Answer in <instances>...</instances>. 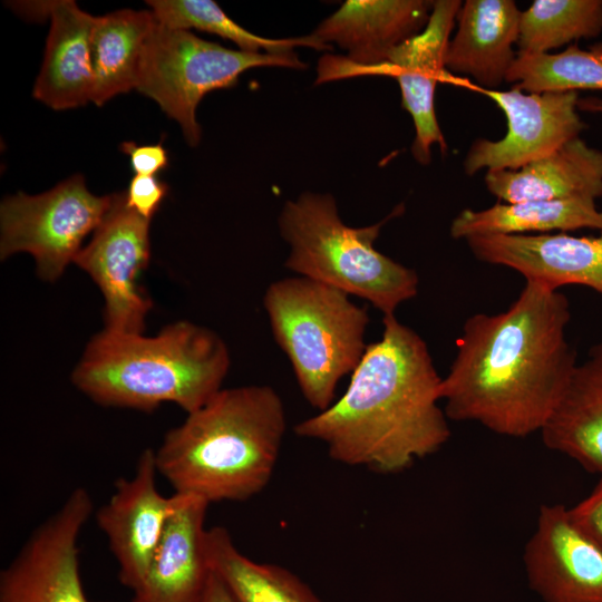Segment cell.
<instances>
[{"instance_id": "cell-15", "label": "cell", "mask_w": 602, "mask_h": 602, "mask_svg": "<svg viewBox=\"0 0 602 602\" xmlns=\"http://www.w3.org/2000/svg\"><path fill=\"white\" fill-rule=\"evenodd\" d=\"M474 256L509 268L526 281L553 290L577 284L602 294V231L595 236L566 232L527 235H484L466 240Z\"/></svg>"}, {"instance_id": "cell-6", "label": "cell", "mask_w": 602, "mask_h": 602, "mask_svg": "<svg viewBox=\"0 0 602 602\" xmlns=\"http://www.w3.org/2000/svg\"><path fill=\"white\" fill-rule=\"evenodd\" d=\"M350 298L301 275L270 283L263 295L273 338L290 361L302 396L319 411L333 404L339 381L353 372L368 346L367 308Z\"/></svg>"}, {"instance_id": "cell-23", "label": "cell", "mask_w": 602, "mask_h": 602, "mask_svg": "<svg viewBox=\"0 0 602 602\" xmlns=\"http://www.w3.org/2000/svg\"><path fill=\"white\" fill-rule=\"evenodd\" d=\"M156 20L152 11L122 9L95 17L90 57L91 103L103 106L136 88L143 49Z\"/></svg>"}, {"instance_id": "cell-2", "label": "cell", "mask_w": 602, "mask_h": 602, "mask_svg": "<svg viewBox=\"0 0 602 602\" xmlns=\"http://www.w3.org/2000/svg\"><path fill=\"white\" fill-rule=\"evenodd\" d=\"M367 346L344 394L294 426L344 465L392 474L439 450L450 437L438 406L441 378L425 340L395 314Z\"/></svg>"}, {"instance_id": "cell-9", "label": "cell", "mask_w": 602, "mask_h": 602, "mask_svg": "<svg viewBox=\"0 0 602 602\" xmlns=\"http://www.w3.org/2000/svg\"><path fill=\"white\" fill-rule=\"evenodd\" d=\"M462 3L459 0L434 1L425 29L396 47L380 66L355 68L343 57H322L315 84L365 75L395 77L401 91V105L415 126L412 155L420 164H429L434 144L439 145L443 153L447 149L436 116L435 91L446 69L450 33Z\"/></svg>"}, {"instance_id": "cell-8", "label": "cell", "mask_w": 602, "mask_h": 602, "mask_svg": "<svg viewBox=\"0 0 602 602\" xmlns=\"http://www.w3.org/2000/svg\"><path fill=\"white\" fill-rule=\"evenodd\" d=\"M113 203V194L96 196L85 177L75 174L38 195L19 192L0 205V258L27 252L38 275L56 281L95 232Z\"/></svg>"}, {"instance_id": "cell-24", "label": "cell", "mask_w": 602, "mask_h": 602, "mask_svg": "<svg viewBox=\"0 0 602 602\" xmlns=\"http://www.w3.org/2000/svg\"><path fill=\"white\" fill-rule=\"evenodd\" d=\"M205 542L210 566L235 602H321L291 571L244 555L225 527L207 528Z\"/></svg>"}, {"instance_id": "cell-11", "label": "cell", "mask_w": 602, "mask_h": 602, "mask_svg": "<svg viewBox=\"0 0 602 602\" xmlns=\"http://www.w3.org/2000/svg\"><path fill=\"white\" fill-rule=\"evenodd\" d=\"M91 513L87 489H72L0 572V602H90L80 577L78 540Z\"/></svg>"}, {"instance_id": "cell-18", "label": "cell", "mask_w": 602, "mask_h": 602, "mask_svg": "<svg viewBox=\"0 0 602 602\" xmlns=\"http://www.w3.org/2000/svg\"><path fill=\"white\" fill-rule=\"evenodd\" d=\"M521 14L513 0H466L456 17L446 68L470 76L483 90H497L517 55Z\"/></svg>"}, {"instance_id": "cell-12", "label": "cell", "mask_w": 602, "mask_h": 602, "mask_svg": "<svg viewBox=\"0 0 602 602\" xmlns=\"http://www.w3.org/2000/svg\"><path fill=\"white\" fill-rule=\"evenodd\" d=\"M483 91L503 110L507 132L498 140L473 143L464 161L467 175L518 169L580 137L586 127L577 113V91L526 93L516 87Z\"/></svg>"}, {"instance_id": "cell-25", "label": "cell", "mask_w": 602, "mask_h": 602, "mask_svg": "<svg viewBox=\"0 0 602 602\" xmlns=\"http://www.w3.org/2000/svg\"><path fill=\"white\" fill-rule=\"evenodd\" d=\"M156 21L172 29H196L233 41L242 51L287 54L295 47H310L314 50H331L311 35L297 38L271 39L250 32L233 21L221 7L212 0H148Z\"/></svg>"}, {"instance_id": "cell-10", "label": "cell", "mask_w": 602, "mask_h": 602, "mask_svg": "<svg viewBox=\"0 0 602 602\" xmlns=\"http://www.w3.org/2000/svg\"><path fill=\"white\" fill-rule=\"evenodd\" d=\"M149 223L128 207L126 192L114 193L113 203L91 240L74 263L98 285L104 300L105 329L143 333L153 303L138 285L151 256Z\"/></svg>"}, {"instance_id": "cell-7", "label": "cell", "mask_w": 602, "mask_h": 602, "mask_svg": "<svg viewBox=\"0 0 602 602\" xmlns=\"http://www.w3.org/2000/svg\"><path fill=\"white\" fill-rule=\"evenodd\" d=\"M273 66L307 67L294 51L232 50L190 30L172 29L156 21L143 49L135 89L155 100L176 120L185 140L194 147L202 134L196 120L202 98L212 90L235 86L245 70Z\"/></svg>"}, {"instance_id": "cell-26", "label": "cell", "mask_w": 602, "mask_h": 602, "mask_svg": "<svg viewBox=\"0 0 602 602\" xmlns=\"http://www.w3.org/2000/svg\"><path fill=\"white\" fill-rule=\"evenodd\" d=\"M505 81L526 93L602 90V42L557 54L517 52Z\"/></svg>"}, {"instance_id": "cell-20", "label": "cell", "mask_w": 602, "mask_h": 602, "mask_svg": "<svg viewBox=\"0 0 602 602\" xmlns=\"http://www.w3.org/2000/svg\"><path fill=\"white\" fill-rule=\"evenodd\" d=\"M485 185L503 203L596 200L602 196V151L576 137L518 169L487 172Z\"/></svg>"}, {"instance_id": "cell-19", "label": "cell", "mask_w": 602, "mask_h": 602, "mask_svg": "<svg viewBox=\"0 0 602 602\" xmlns=\"http://www.w3.org/2000/svg\"><path fill=\"white\" fill-rule=\"evenodd\" d=\"M43 6L50 29L32 96L55 110L86 105L94 86L90 38L95 17L71 0Z\"/></svg>"}, {"instance_id": "cell-16", "label": "cell", "mask_w": 602, "mask_h": 602, "mask_svg": "<svg viewBox=\"0 0 602 602\" xmlns=\"http://www.w3.org/2000/svg\"><path fill=\"white\" fill-rule=\"evenodd\" d=\"M434 1L348 0L311 33L318 41L336 43L355 68L385 64L390 52L421 32Z\"/></svg>"}, {"instance_id": "cell-28", "label": "cell", "mask_w": 602, "mask_h": 602, "mask_svg": "<svg viewBox=\"0 0 602 602\" xmlns=\"http://www.w3.org/2000/svg\"><path fill=\"white\" fill-rule=\"evenodd\" d=\"M167 191V185L156 176L135 175L126 192V203L144 219L152 220Z\"/></svg>"}, {"instance_id": "cell-29", "label": "cell", "mask_w": 602, "mask_h": 602, "mask_svg": "<svg viewBox=\"0 0 602 602\" xmlns=\"http://www.w3.org/2000/svg\"><path fill=\"white\" fill-rule=\"evenodd\" d=\"M569 514L573 523L602 548V475L590 495L569 508Z\"/></svg>"}, {"instance_id": "cell-30", "label": "cell", "mask_w": 602, "mask_h": 602, "mask_svg": "<svg viewBox=\"0 0 602 602\" xmlns=\"http://www.w3.org/2000/svg\"><path fill=\"white\" fill-rule=\"evenodd\" d=\"M119 149L128 155L130 165L136 175L155 176L168 165V155L162 142L154 145H138L134 142H124Z\"/></svg>"}, {"instance_id": "cell-32", "label": "cell", "mask_w": 602, "mask_h": 602, "mask_svg": "<svg viewBox=\"0 0 602 602\" xmlns=\"http://www.w3.org/2000/svg\"><path fill=\"white\" fill-rule=\"evenodd\" d=\"M577 108L583 111L602 114V98L586 97L579 99Z\"/></svg>"}, {"instance_id": "cell-17", "label": "cell", "mask_w": 602, "mask_h": 602, "mask_svg": "<svg viewBox=\"0 0 602 602\" xmlns=\"http://www.w3.org/2000/svg\"><path fill=\"white\" fill-rule=\"evenodd\" d=\"M148 570L132 602H200L213 571L206 552L208 503L179 494Z\"/></svg>"}, {"instance_id": "cell-4", "label": "cell", "mask_w": 602, "mask_h": 602, "mask_svg": "<svg viewBox=\"0 0 602 602\" xmlns=\"http://www.w3.org/2000/svg\"><path fill=\"white\" fill-rule=\"evenodd\" d=\"M230 365L216 332L181 320L153 337L104 329L87 343L71 381L101 406L152 411L173 402L190 414L222 389Z\"/></svg>"}, {"instance_id": "cell-14", "label": "cell", "mask_w": 602, "mask_h": 602, "mask_svg": "<svg viewBox=\"0 0 602 602\" xmlns=\"http://www.w3.org/2000/svg\"><path fill=\"white\" fill-rule=\"evenodd\" d=\"M523 561L544 602H602V548L571 520L564 505H542Z\"/></svg>"}, {"instance_id": "cell-13", "label": "cell", "mask_w": 602, "mask_h": 602, "mask_svg": "<svg viewBox=\"0 0 602 602\" xmlns=\"http://www.w3.org/2000/svg\"><path fill=\"white\" fill-rule=\"evenodd\" d=\"M155 450L138 457L133 477H120L108 502L96 513L118 564V579L135 591L142 583L167 522L181 496H164L157 488Z\"/></svg>"}, {"instance_id": "cell-31", "label": "cell", "mask_w": 602, "mask_h": 602, "mask_svg": "<svg viewBox=\"0 0 602 602\" xmlns=\"http://www.w3.org/2000/svg\"><path fill=\"white\" fill-rule=\"evenodd\" d=\"M200 602H235L223 582L213 573Z\"/></svg>"}, {"instance_id": "cell-5", "label": "cell", "mask_w": 602, "mask_h": 602, "mask_svg": "<svg viewBox=\"0 0 602 602\" xmlns=\"http://www.w3.org/2000/svg\"><path fill=\"white\" fill-rule=\"evenodd\" d=\"M402 212L398 205L376 224L352 227L342 222L331 194L304 192L285 202L278 219L281 237L290 247L284 266L361 298L383 315L395 314L417 295L419 278L376 250L375 241L381 227Z\"/></svg>"}, {"instance_id": "cell-3", "label": "cell", "mask_w": 602, "mask_h": 602, "mask_svg": "<svg viewBox=\"0 0 602 602\" xmlns=\"http://www.w3.org/2000/svg\"><path fill=\"white\" fill-rule=\"evenodd\" d=\"M285 430L274 388L221 389L165 434L155 450L157 472L177 494L208 504L246 501L271 480Z\"/></svg>"}, {"instance_id": "cell-21", "label": "cell", "mask_w": 602, "mask_h": 602, "mask_svg": "<svg viewBox=\"0 0 602 602\" xmlns=\"http://www.w3.org/2000/svg\"><path fill=\"white\" fill-rule=\"evenodd\" d=\"M541 435L547 448L602 475V341L576 365Z\"/></svg>"}, {"instance_id": "cell-1", "label": "cell", "mask_w": 602, "mask_h": 602, "mask_svg": "<svg viewBox=\"0 0 602 602\" xmlns=\"http://www.w3.org/2000/svg\"><path fill=\"white\" fill-rule=\"evenodd\" d=\"M570 320L569 299L534 281L507 310L469 317L439 387L447 418L509 437L541 433L577 365Z\"/></svg>"}, {"instance_id": "cell-27", "label": "cell", "mask_w": 602, "mask_h": 602, "mask_svg": "<svg viewBox=\"0 0 602 602\" xmlns=\"http://www.w3.org/2000/svg\"><path fill=\"white\" fill-rule=\"evenodd\" d=\"M602 32V0H535L522 11L518 52L550 54Z\"/></svg>"}, {"instance_id": "cell-22", "label": "cell", "mask_w": 602, "mask_h": 602, "mask_svg": "<svg viewBox=\"0 0 602 602\" xmlns=\"http://www.w3.org/2000/svg\"><path fill=\"white\" fill-rule=\"evenodd\" d=\"M579 229L602 231V211L595 200L497 202L479 211L463 210L450 224L453 239L484 235L547 234Z\"/></svg>"}]
</instances>
